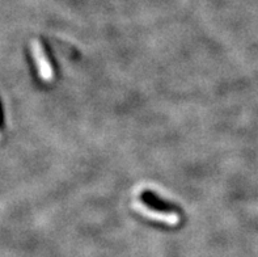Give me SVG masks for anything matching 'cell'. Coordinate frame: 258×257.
Segmentation results:
<instances>
[{
  "label": "cell",
  "mask_w": 258,
  "mask_h": 257,
  "mask_svg": "<svg viewBox=\"0 0 258 257\" xmlns=\"http://www.w3.org/2000/svg\"><path fill=\"white\" fill-rule=\"evenodd\" d=\"M142 198L144 199V203L152 205L154 206V209L161 210V212H163V210H168V209H172V205H169V203H167L165 201L160 199L157 195H155L154 193L148 192V190L142 194Z\"/></svg>",
  "instance_id": "cell-3"
},
{
  "label": "cell",
  "mask_w": 258,
  "mask_h": 257,
  "mask_svg": "<svg viewBox=\"0 0 258 257\" xmlns=\"http://www.w3.org/2000/svg\"><path fill=\"white\" fill-rule=\"evenodd\" d=\"M32 50L41 79H42L43 82H52L54 80V71H52V67L50 65L49 59H47L45 50H43L42 43L39 42L38 39H34L32 42Z\"/></svg>",
  "instance_id": "cell-2"
},
{
  "label": "cell",
  "mask_w": 258,
  "mask_h": 257,
  "mask_svg": "<svg viewBox=\"0 0 258 257\" xmlns=\"http://www.w3.org/2000/svg\"><path fill=\"white\" fill-rule=\"evenodd\" d=\"M134 208L137 209L138 212L141 213L142 215H144V217H147V218L152 219V221L163 222V223H165V225H169V226H176V225H178V222H180V215L176 214V213L161 212V210H157V209L151 208V206H148L147 203H144L143 201L135 202Z\"/></svg>",
  "instance_id": "cell-1"
}]
</instances>
